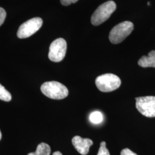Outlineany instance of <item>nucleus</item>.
<instances>
[{
	"instance_id": "obj_1",
	"label": "nucleus",
	"mask_w": 155,
	"mask_h": 155,
	"mask_svg": "<svg viewBox=\"0 0 155 155\" xmlns=\"http://www.w3.org/2000/svg\"><path fill=\"white\" fill-rule=\"evenodd\" d=\"M40 89L43 94L53 100L64 99L68 94V90L66 87L56 81L45 82L41 85Z\"/></svg>"
},
{
	"instance_id": "obj_2",
	"label": "nucleus",
	"mask_w": 155,
	"mask_h": 155,
	"mask_svg": "<svg viewBox=\"0 0 155 155\" xmlns=\"http://www.w3.org/2000/svg\"><path fill=\"white\" fill-rule=\"evenodd\" d=\"M116 9V4L113 1L102 4L96 9L91 18V22L95 26L99 25L106 21Z\"/></svg>"
},
{
	"instance_id": "obj_3",
	"label": "nucleus",
	"mask_w": 155,
	"mask_h": 155,
	"mask_svg": "<svg viewBox=\"0 0 155 155\" xmlns=\"http://www.w3.org/2000/svg\"><path fill=\"white\" fill-rule=\"evenodd\" d=\"M95 84L102 92H110L120 87L121 84L120 78L113 74H105L96 78Z\"/></svg>"
},
{
	"instance_id": "obj_4",
	"label": "nucleus",
	"mask_w": 155,
	"mask_h": 155,
	"mask_svg": "<svg viewBox=\"0 0 155 155\" xmlns=\"http://www.w3.org/2000/svg\"><path fill=\"white\" fill-rule=\"evenodd\" d=\"M134 29L133 24L130 21H124L117 24L109 33V40L113 44L121 43L132 33Z\"/></svg>"
},
{
	"instance_id": "obj_5",
	"label": "nucleus",
	"mask_w": 155,
	"mask_h": 155,
	"mask_svg": "<svg viewBox=\"0 0 155 155\" xmlns=\"http://www.w3.org/2000/svg\"><path fill=\"white\" fill-rule=\"evenodd\" d=\"M136 107L140 113L147 117H155V97L146 96L136 98Z\"/></svg>"
},
{
	"instance_id": "obj_6",
	"label": "nucleus",
	"mask_w": 155,
	"mask_h": 155,
	"mask_svg": "<svg viewBox=\"0 0 155 155\" xmlns=\"http://www.w3.org/2000/svg\"><path fill=\"white\" fill-rule=\"evenodd\" d=\"M43 24V20L40 17H35L23 23L18 28L17 35L20 39L30 37L39 31Z\"/></svg>"
},
{
	"instance_id": "obj_7",
	"label": "nucleus",
	"mask_w": 155,
	"mask_h": 155,
	"mask_svg": "<svg viewBox=\"0 0 155 155\" xmlns=\"http://www.w3.org/2000/svg\"><path fill=\"white\" fill-rule=\"evenodd\" d=\"M67 43L63 38L55 40L50 45L48 58L51 61L59 62L65 57L66 54Z\"/></svg>"
},
{
	"instance_id": "obj_8",
	"label": "nucleus",
	"mask_w": 155,
	"mask_h": 155,
	"mask_svg": "<svg viewBox=\"0 0 155 155\" xmlns=\"http://www.w3.org/2000/svg\"><path fill=\"white\" fill-rule=\"evenodd\" d=\"M72 143L79 153L86 155L89 153L90 147L93 144V142L90 139H83L79 136H76L72 138Z\"/></svg>"
},
{
	"instance_id": "obj_9",
	"label": "nucleus",
	"mask_w": 155,
	"mask_h": 155,
	"mask_svg": "<svg viewBox=\"0 0 155 155\" xmlns=\"http://www.w3.org/2000/svg\"><path fill=\"white\" fill-rule=\"evenodd\" d=\"M140 66L142 67L155 68V51H151L148 56H143L138 61Z\"/></svg>"
},
{
	"instance_id": "obj_10",
	"label": "nucleus",
	"mask_w": 155,
	"mask_h": 155,
	"mask_svg": "<svg viewBox=\"0 0 155 155\" xmlns=\"http://www.w3.org/2000/svg\"><path fill=\"white\" fill-rule=\"evenodd\" d=\"M36 155H50L51 153V148L49 145L45 143L38 145L36 152Z\"/></svg>"
},
{
	"instance_id": "obj_11",
	"label": "nucleus",
	"mask_w": 155,
	"mask_h": 155,
	"mask_svg": "<svg viewBox=\"0 0 155 155\" xmlns=\"http://www.w3.org/2000/svg\"><path fill=\"white\" fill-rule=\"evenodd\" d=\"M89 120L94 124H98L103 121V115L98 111H95L91 113L89 116Z\"/></svg>"
},
{
	"instance_id": "obj_12",
	"label": "nucleus",
	"mask_w": 155,
	"mask_h": 155,
	"mask_svg": "<svg viewBox=\"0 0 155 155\" xmlns=\"http://www.w3.org/2000/svg\"><path fill=\"white\" fill-rule=\"evenodd\" d=\"M0 100L9 102L12 100L11 93L6 90L5 88L0 84Z\"/></svg>"
},
{
	"instance_id": "obj_13",
	"label": "nucleus",
	"mask_w": 155,
	"mask_h": 155,
	"mask_svg": "<svg viewBox=\"0 0 155 155\" xmlns=\"http://www.w3.org/2000/svg\"><path fill=\"white\" fill-rule=\"evenodd\" d=\"M97 155H110L109 150L107 149L106 147V143L105 141L101 143L100 149Z\"/></svg>"
},
{
	"instance_id": "obj_14",
	"label": "nucleus",
	"mask_w": 155,
	"mask_h": 155,
	"mask_svg": "<svg viewBox=\"0 0 155 155\" xmlns=\"http://www.w3.org/2000/svg\"><path fill=\"white\" fill-rule=\"evenodd\" d=\"M6 13L3 8H0V26L4 23L5 20Z\"/></svg>"
},
{
	"instance_id": "obj_15",
	"label": "nucleus",
	"mask_w": 155,
	"mask_h": 155,
	"mask_svg": "<svg viewBox=\"0 0 155 155\" xmlns=\"http://www.w3.org/2000/svg\"><path fill=\"white\" fill-rule=\"evenodd\" d=\"M121 155H137L133 151L131 150L128 149V148H125L121 150Z\"/></svg>"
},
{
	"instance_id": "obj_16",
	"label": "nucleus",
	"mask_w": 155,
	"mask_h": 155,
	"mask_svg": "<svg viewBox=\"0 0 155 155\" xmlns=\"http://www.w3.org/2000/svg\"><path fill=\"white\" fill-rule=\"evenodd\" d=\"M78 0H61V2L63 5L68 6L77 2Z\"/></svg>"
},
{
	"instance_id": "obj_17",
	"label": "nucleus",
	"mask_w": 155,
	"mask_h": 155,
	"mask_svg": "<svg viewBox=\"0 0 155 155\" xmlns=\"http://www.w3.org/2000/svg\"><path fill=\"white\" fill-rule=\"evenodd\" d=\"M63 155L61 154V152H59V151H56V152H55L54 153H53V155Z\"/></svg>"
},
{
	"instance_id": "obj_18",
	"label": "nucleus",
	"mask_w": 155,
	"mask_h": 155,
	"mask_svg": "<svg viewBox=\"0 0 155 155\" xmlns=\"http://www.w3.org/2000/svg\"><path fill=\"white\" fill-rule=\"evenodd\" d=\"M27 155H35V152H31V153H29V154Z\"/></svg>"
},
{
	"instance_id": "obj_19",
	"label": "nucleus",
	"mask_w": 155,
	"mask_h": 155,
	"mask_svg": "<svg viewBox=\"0 0 155 155\" xmlns=\"http://www.w3.org/2000/svg\"><path fill=\"white\" fill-rule=\"evenodd\" d=\"M1 137H2V134H1V130H0V140L1 139Z\"/></svg>"
}]
</instances>
